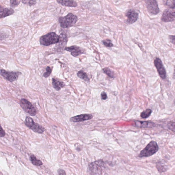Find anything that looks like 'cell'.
<instances>
[{
  "instance_id": "cell-19",
  "label": "cell",
  "mask_w": 175,
  "mask_h": 175,
  "mask_svg": "<svg viewBox=\"0 0 175 175\" xmlns=\"http://www.w3.org/2000/svg\"><path fill=\"white\" fill-rule=\"evenodd\" d=\"M30 160L32 164L34 165L40 166L43 165L42 162L40 160L37 159L36 157L33 155L30 156Z\"/></svg>"
},
{
  "instance_id": "cell-11",
  "label": "cell",
  "mask_w": 175,
  "mask_h": 175,
  "mask_svg": "<svg viewBox=\"0 0 175 175\" xmlns=\"http://www.w3.org/2000/svg\"><path fill=\"white\" fill-rule=\"evenodd\" d=\"M93 118L91 114H82L71 117L70 121L73 122H79L91 120Z\"/></svg>"
},
{
  "instance_id": "cell-27",
  "label": "cell",
  "mask_w": 175,
  "mask_h": 175,
  "mask_svg": "<svg viewBox=\"0 0 175 175\" xmlns=\"http://www.w3.org/2000/svg\"><path fill=\"white\" fill-rule=\"evenodd\" d=\"M175 123L174 122H171L169 124V129H170L171 130H173L174 132L175 130V127H174Z\"/></svg>"
},
{
  "instance_id": "cell-3",
  "label": "cell",
  "mask_w": 175,
  "mask_h": 175,
  "mask_svg": "<svg viewBox=\"0 0 175 175\" xmlns=\"http://www.w3.org/2000/svg\"><path fill=\"white\" fill-rule=\"evenodd\" d=\"M59 20L61 26L66 28L74 26L76 23L78 18L76 15L69 13L65 17L59 18Z\"/></svg>"
},
{
  "instance_id": "cell-22",
  "label": "cell",
  "mask_w": 175,
  "mask_h": 175,
  "mask_svg": "<svg viewBox=\"0 0 175 175\" xmlns=\"http://www.w3.org/2000/svg\"><path fill=\"white\" fill-rule=\"evenodd\" d=\"M104 45L108 47H111L113 46V44L110 40L106 39L102 41Z\"/></svg>"
},
{
  "instance_id": "cell-14",
  "label": "cell",
  "mask_w": 175,
  "mask_h": 175,
  "mask_svg": "<svg viewBox=\"0 0 175 175\" xmlns=\"http://www.w3.org/2000/svg\"><path fill=\"white\" fill-rule=\"evenodd\" d=\"M103 162L96 161L91 164L90 168L94 173H97L101 172L102 167L103 166Z\"/></svg>"
},
{
  "instance_id": "cell-7",
  "label": "cell",
  "mask_w": 175,
  "mask_h": 175,
  "mask_svg": "<svg viewBox=\"0 0 175 175\" xmlns=\"http://www.w3.org/2000/svg\"><path fill=\"white\" fill-rule=\"evenodd\" d=\"M148 11L149 14L156 15L159 13V8L156 1L148 0L145 1Z\"/></svg>"
},
{
  "instance_id": "cell-13",
  "label": "cell",
  "mask_w": 175,
  "mask_h": 175,
  "mask_svg": "<svg viewBox=\"0 0 175 175\" xmlns=\"http://www.w3.org/2000/svg\"><path fill=\"white\" fill-rule=\"evenodd\" d=\"M135 126L139 128H152L155 127V124L152 122L147 121H135Z\"/></svg>"
},
{
  "instance_id": "cell-20",
  "label": "cell",
  "mask_w": 175,
  "mask_h": 175,
  "mask_svg": "<svg viewBox=\"0 0 175 175\" xmlns=\"http://www.w3.org/2000/svg\"><path fill=\"white\" fill-rule=\"evenodd\" d=\"M104 73L107 75L108 76L111 77V78H114L115 76L113 72L109 69V68H103V70Z\"/></svg>"
},
{
  "instance_id": "cell-21",
  "label": "cell",
  "mask_w": 175,
  "mask_h": 175,
  "mask_svg": "<svg viewBox=\"0 0 175 175\" xmlns=\"http://www.w3.org/2000/svg\"><path fill=\"white\" fill-rule=\"evenodd\" d=\"M152 111L150 109H147L144 111L141 114V116L143 118H147L149 117L151 114Z\"/></svg>"
},
{
  "instance_id": "cell-10",
  "label": "cell",
  "mask_w": 175,
  "mask_h": 175,
  "mask_svg": "<svg viewBox=\"0 0 175 175\" xmlns=\"http://www.w3.org/2000/svg\"><path fill=\"white\" fill-rule=\"evenodd\" d=\"M175 11L172 9H168L164 11L161 16V20L164 22H170L174 20Z\"/></svg>"
},
{
  "instance_id": "cell-6",
  "label": "cell",
  "mask_w": 175,
  "mask_h": 175,
  "mask_svg": "<svg viewBox=\"0 0 175 175\" xmlns=\"http://www.w3.org/2000/svg\"><path fill=\"white\" fill-rule=\"evenodd\" d=\"M21 74V72H9L4 70H0V74L7 80L11 82L17 80Z\"/></svg>"
},
{
  "instance_id": "cell-32",
  "label": "cell",
  "mask_w": 175,
  "mask_h": 175,
  "mask_svg": "<svg viewBox=\"0 0 175 175\" xmlns=\"http://www.w3.org/2000/svg\"><path fill=\"white\" fill-rule=\"evenodd\" d=\"M5 38V36L3 35V34L0 33V40H3Z\"/></svg>"
},
{
  "instance_id": "cell-8",
  "label": "cell",
  "mask_w": 175,
  "mask_h": 175,
  "mask_svg": "<svg viewBox=\"0 0 175 175\" xmlns=\"http://www.w3.org/2000/svg\"><path fill=\"white\" fill-rule=\"evenodd\" d=\"M154 64L160 77L162 79H165L166 77V72L161 59L156 57L155 59Z\"/></svg>"
},
{
  "instance_id": "cell-29",
  "label": "cell",
  "mask_w": 175,
  "mask_h": 175,
  "mask_svg": "<svg viewBox=\"0 0 175 175\" xmlns=\"http://www.w3.org/2000/svg\"><path fill=\"white\" fill-rule=\"evenodd\" d=\"M101 97L102 100H105L107 98V95L106 93L105 92H102L101 93Z\"/></svg>"
},
{
  "instance_id": "cell-12",
  "label": "cell",
  "mask_w": 175,
  "mask_h": 175,
  "mask_svg": "<svg viewBox=\"0 0 175 175\" xmlns=\"http://www.w3.org/2000/svg\"><path fill=\"white\" fill-rule=\"evenodd\" d=\"M65 50L71 52L72 55L75 57L84 53L83 50L79 47L75 46L66 47L65 48Z\"/></svg>"
},
{
  "instance_id": "cell-23",
  "label": "cell",
  "mask_w": 175,
  "mask_h": 175,
  "mask_svg": "<svg viewBox=\"0 0 175 175\" xmlns=\"http://www.w3.org/2000/svg\"><path fill=\"white\" fill-rule=\"evenodd\" d=\"M165 4L168 6L169 7L170 9H174L175 7V1L174 0L172 1H166Z\"/></svg>"
},
{
  "instance_id": "cell-17",
  "label": "cell",
  "mask_w": 175,
  "mask_h": 175,
  "mask_svg": "<svg viewBox=\"0 0 175 175\" xmlns=\"http://www.w3.org/2000/svg\"><path fill=\"white\" fill-rule=\"evenodd\" d=\"M57 3L63 6L69 7H76L77 4L76 2L70 0H64V1H57Z\"/></svg>"
},
{
  "instance_id": "cell-31",
  "label": "cell",
  "mask_w": 175,
  "mask_h": 175,
  "mask_svg": "<svg viewBox=\"0 0 175 175\" xmlns=\"http://www.w3.org/2000/svg\"><path fill=\"white\" fill-rule=\"evenodd\" d=\"M169 39L170 40L171 42L173 44H174L175 42V36L174 35H170L169 36Z\"/></svg>"
},
{
  "instance_id": "cell-30",
  "label": "cell",
  "mask_w": 175,
  "mask_h": 175,
  "mask_svg": "<svg viewBox=\"0 0 175 175\" xmlns=\"http://www.w3.org/2000/svg\"><path fill=\"white\" fill-rule=\"evenodd\" d=\"M58 175H66L65 171L62 169H59L58 170Z\"/></svg>"
},
{
  "instance_id": "cell-1",
  "label": "cell",
  "mask_w": 175,
  "mask_h": 175,
  "mask_svg": "<svg viewBox=\"0 0 175 175\" xmlns=\"http://www.w3.org/2000/svg\"><path fill=\"white\" fill-rule=\"evenodd\" d=\"M60 39V36L55 32H51L41 36L40 39V42L42 45L49 46L59 43Z\"/></svg>"
},
{
  "instance_id": "cell-24",
  "label": "cell",
  "mask_w": 175,
  "mask_h": 175,
  "mask_svg": "<svg viewBox=\"0 0 175 175\" xmlns=\"http://www.w3.org/2000/svg\"><path fill=\"white\" fill-rule=\"evenodd\" d=\"M46 72L45 73L43 74V76L45 78L48 77L49 76L52 72V69L49 66L47 67L46 68Z\"/></svg>"
},
{
  "instance_id": "cell-9",
  "label": "cell",
  "mask_w": 175,
  "mask_h": 175,
  "mask_svg": "<svg viewBox=\"0 0 175 175\" xmlns=\"http://www.w3.org/2000/svg\"><path fill=\"white\" fill-rule=\"evenodd\" d=\"M125 15L127 17L126 23L131 24L136 22L139 18V14L133 9H130L126 11Z\"/></svg>"
},
{
  "instance_id": "cell-16",
  "label": "cell",
  "mask_w": 175,
  "mask_h": 175,
  "mask_svg": "<svg viewBox=\"0 0 175 175\" xmlns=\"http://www.w3.org/2000/svg\"><path fill=\"white\" fill-rule=\"evenodd\" d=\"M52 84L53 88L57 91H59L65 86L64 82H61L55 78H53L52 79Z\"/></svg>"
},
{
  "instance_id": "cell-2",
  "label": "cell",
  "mask_w": 175,
  "mask_h": 175,
  "mask_svg": "<svg viewBox=\"0 0 175 175\" xmlns=\"http://www.w3.org/2000/svg\"><path fill=\"white\" fill-rule=\"evenodd\" d=\"M158 149L159 147L157 142L152 141L149 142L143 150L141 151L138 157L140 158L143 157H147L152 156L155 154Z\"/></svg>"
},
{
  "instance_id": "cell-28",
  "label": "cell",
  "mask_w": 175,
  "mask_h": 175,
  "mask_svg": "<svg viewBox=\"0 0 175 175\" xmlns=\"http://www.w3.org/2000/svg\"><path fill=\"white\" fill-rule=\"evenodd\" d=\"M5 135V132L2 128L1 124H0V137L4 136Z\"/></svg>"
},
{
  "instance_id": "cell-18",
  "label": "cell",
  "mask_w": 175,
  "mask_h": 175,
  "mask_svg": "<svg viewBox=\"0 0 175 175\" xmlns=\"http://www.w3.org/2000/svg\"><path fill=\"white\" fill-rule=\"evenodd\" d=\"M77 75L79 78L83 79L86 82H89V79L88 78L87 74L83 71H79L77 74Z\"/></svg>"
},
{
  "instance_id": "cell-15",
  "label": "cell",
  "mask_w": 175,
  "mask_h": 175,
  "mask_svg": "<svg viewBox=\"0 0 175 175\" xmlns=\"http://www.w3.org/2000/svg\"><path fill=\"white\" fill-rule=\"evenodd\" d=\"M14 11L11 8H3L0 6V19L12 15Z\"/></svg>"
},
{
  "instance_id": "cell-26",
  "label": "cell",
  "mask_w": 175,
  "mask_h": 175,
  "mask_svg": "<svg viewBox=\"0 0 175 175\" xmlns=\"http://www.w3.org/2000/svg\"><path fill=\"white\" fill-rule=\"evenodd\" d=\"M22 2L24 3H28V4L30 5V6H32L35 5L36 3V1H22Z\"/></svg>"
},
{
  "instance_id": "cell-4",
  "label": "cell",
  "mask_w": 175,
  "mask_h": 175,
  "mask_svg": "<svg viewBox=\"0 0 175 175\" xmlns=\"http://www.w3.org/2000/svg\"><path fill=\"white\" fill-rule=\"evenodd\" d=\"M25 123L27 127L35 132L42 134L45 131V129L42 126L35 123L33 120L30 117H26Z\"/></svg>"
},
{
  "instance_id": "cell-5",
  "label": "cell",
  "mask_w": 175,
  "mask_h": 175,
  "mask_svg": "<svg viewBox=\"0 0 175 175\" xmlns=\"http://www.w3.org/2000/svg\"><path fill=\"white\" fill-rule=\"evenodd\" d=\"M20 105L26 113L32 116H35L37 111L31 103L26 99H21L20 103Z\"/></svg>"
},
{
  "instance_id": "cell-25",
  "label": "cell",
  "mask_w": 175,
  "mask_h": 175,
  "mask_svg": "<svg viewBox=\"0 0 175 175\" xmlns=\"http://www.w3.org/2000/svg\"><path fill=\"white\" fill-rule=\"evenodd\" d=\"M20 1H10V5L12 7H15L18 6L19 4Z\"/></svg>"
}]
</instances>
